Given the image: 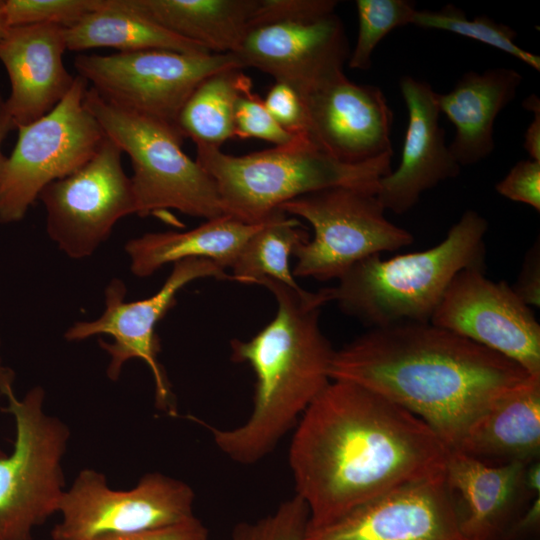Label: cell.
Here are the masks:
<instances>
[{"instance_id":"cell-31","label":"cell","mask_w":540,"mask_h":540,"mask_svg":"<svg viewBox=\"0 0 540 540\" xmlns=\"http://www.w3.org/2000/svg\"><path fill=\"white\" fill-rule=\"evenodd\" d=\"M308 520L306 504L294 495L265 516L237 524L229 540H302Z\"/></svg>"},{"instance_id":"cell-8","label":"cell","mask_w":540,"mask_h":540,"mask_svg":"<svg viewBox=\"0 0 540 540\" xmlns=\"http://www.w3.org/2000/svg\"><path fill=\"white\" fill-rule=\"evenodd\" d=\"M88 83L76 75L47 114L17 128L16 144L0 176V223L21 221L43 189L84 166L106 135L85 105Z\"/></svg>"},{"instance_id":"cell-9","label":"cell","mask_w":540,"mask_h":540,"mask_svg":"<svg viewBox=\"0 0 540 540\" xmlns=\"http://www.w3.org/2000/svg\"><path fill=\"white\" fill-rule=\"evenodd\" d=\"M279 209L306 220L314 231L313 238L293 252L294 277L338 280L357 262L414 241L408 230L386 218L385 208L369 191L331 187L297 197Z\"/></svg>"},{"instance_id":"cell-41","label":"cell","mask_w":540,"mask_h":540,"mask_svg":"<svg viewBox=\"0 0 540 540\" xmlns=\"http://www.w3.org/2000/svg\"><path fill=\"white\" fill-rule=\"evenodd\" d=\"M1 337H0V396L2 395L3 385L9 380L14 378V372L9 367H6L3 364V359L1 355Z\"/></svg>"},{"instance_id":"cell-14","label":"cell","mask_w":540,"mask_h":540,"mask_svg":"<svg viewBox=\"0 0 540 540\" xmlns=\"http://www.w3.org/2000/svg\"><path fill=\"white\" fill-rule=\"evenodd\" d=\"M430 323L497 352L540 376V325L506 281L486 277L485 268L458 272Z\"/></svg>"},{"instance_id":"cell-21","label":"cell","mask_w":540,"mask_h":540,"mask_svg":"<svg viewBox=\"0 0 540 540\" xmlns=\"http://www.w3.org/2000/svg\"><path fill=\"white\" fill-rule=\"evenodd\" d=\"M522 75L512 68L469 71L447 93H437L440 113L455 127L448 146L461 166L474 165L489 157L495 148L494 123L516 96Z\"/></svg>"},{"instance_id":"cell-29","label":"cell","mask_w":540,"mask_h":540,"mask_svg":"<svg viewBox=\"0 0 540 540\" xmlns=\"http://www.w3.org/2000/svg\"><path fill=\"white\" fill-rule=\"evenodd\" d=\"M358 34L349 54L348 66L356 70L371 67L372 54L394 29L412 24L417 9L408 0H357Z\"/></svg>"},{"instance_id":"cell-24","label":"cell","mask_w":540,"mask_h":540,"mask_svg":"<svg viewBox=\"0 0 540 540\" xmlns=\"http://www.w3.org/2000/svg\"><path fill=\"white\" fill-rule=\"evenodd\" d=\"M169 32L212 53H233L240 45L258 0H128Z\"/></svg>"},{"instance_id":"cell-39","label":"cell","mask_w":540,"mask_h":540,"mask_svg":"<svg viewBox=\"0 0 540 540\" xmlns=\"http://www.w3.org/2000/svg\"><path fill=\"white\" fill-rule=\"evenodd\" d=\"M523 107L531 111L534 116L524 135V149L530 159L540 161V99L531 94L523 101Z\"/></svg>"},{"instance_id":"cell-11","label":"cell","mask_w":540,"mask_h":540,"mask_svg":"<svg viewBox=\"0 0 540 540\" xmlns=\"http://www.w3.org/2000/svg\"><path fill=\"white\" fill-rule=\"evenodd\" d=\"M77 75L103 99L120 108L176 126L177 116L196 86L209 75L241 68L232 53H185L172 50L80 53Z\"/></svg>"},{"instance_id":"cell-17","label":"cell","mask_w":540,"mask_h":540,"mask_svg":"<svg viewBox=\"0 0 540 540\" xmlns=\"http://www.w3.org/2000/svg\"><path fill=\"white\" fill-rule=\"evenodd\" d=\"M243 68L270 74L304 99L317 85L343 70L349 58L345 29L335 14L309 22L250 28L232 53Z\"/></svg>"},{"instance_id":"cell-19","label":"cell","mask_w":540,"mask_h":540,"mask_svg":"<svg viewBox=\"0 0 540 540\" xmlns=\"http://www.w3.org/2000/svg\"><path fill=\"white\" fill-rule=\"evenodd\" d=\"M528 464L489 465L449 450L445 481L467 540H507L515 522L540 495L526 484Z\"/></svg>"},{"instance_id":"cell-2","label":"cell","mask_w":540,"mask_h":540,"mask_svg":"<svg viewBox=\"0 0 540 540\" xmlns=\"http://www.w3.org/2000/svg\"><path fill=\"white\" fill-rule=\"evenodd\" d=\"M329 375L408 410L449 450L497 399L531 376L507 357L430 322L370 328L335 350Z\"/></svg>"},{"instance_id":"cell-5","label":"cell","mask_w":540,"mask_h":540,"mask_svg":"<svg viewBox=\"0 0 540 540\" xmlns=\"http://www.w3.org/2000/svg\"><path fill=\"white\" fill-rule=\"evenodd\" d=\"M392 157L349 164L310 142H298L240 156L197 148L195 160L214 180L226 215L259 223L282 204L326 188L376 194L380 179L391 172Z\"/></svg>"},{"instance_id":"cell-12","label":"cell","mask_w":540,"mask_h":540,"mask_svg":"<svg viewBox=\"0 0 540 540\" xmlns=\"http://www.w3.org/2000/svg\"><path fill=\"white\" fill-rule=\"evenodd\" d=\"M194 500L190 485L160 472L144 474L129 490H114L104 473L84 468L62 497L51 537L90 540L175 525L195 517Z\"/></svg>"},{"instance_id":"cell-25","label":"cell","mask_w":540,"mask_h":540,"mask_svg":"<svg viewBox=\"0 0 540 540\" xmlns=\"http://www.w3.org/2000/svg\"><path fill=\"white\" fill-rule=\"evenodd\" d=\"M67 50L82 52L113 48L118 52L172 50L212 53L200 44L181 38L155 23L128 0H104L102 6L65 28Z\"/></svg>"},{"instance_id":"cell-22","label":"cell","mask_w":540,"mask_h":540,"mask_svg":"<svg viewBox=\"0 0 540 540\" xmlns=\"http://www.w3.org/2000/svg\"><path fill=\"white\" fill-rule=\"evenodd\" d=\"M453 450L489 465L539 460L540 376L531 375L497 399Z\"/></svg>"},{"instance_id":"cell-38","label":"cell","mask_w":540,"mask_h":540,"mask_svg":"<svg viewBox=\"0 0 540 540\" xmlns=\"http://www.w3.org/2000/svg\"><path fill=\"white\" fill-rule=\"evenodd\" d=\"M540 495L535 497L529 507L512 527L507 540H532L539 535Z\"/></svg>"},{"instance_id":"cell-18","label":"cell","mask_w":540,"mask_h":540,"mask_svg":"<svg viewBox=\"0 0 540 540\" xmlns=\"http://www.w3.org/2000/svg\"><path fill=\"white\" fill-rule=\"evenodd\" d=\"M399 86L408 111L401 160L380 179L376 193L385 210L398 215L411 210L424 192L460 172L445 144L437 92L428 82L411 76L402 77Z\"/></svg>"},{"instance_id":"cell-4","label":"cell","mask_w":540,"mask_h":540,"mask_svg":"<svg viewBox=\"0 0 540 540\" xmlns=\"http://www.w3.org/2000/svg\"><path fill=\"white\" fill-rule=\"evenodd\" d=\"M487 230L488 221L467 210L434 247L389 259L376 254L354 264L329 287L331 301L370 328L430 322L458 272L485 268Z\"/></svg>"},{"instance_id":"cell-6","label":"cell","mask_w":540,"mask_h":540,"mask_svg":"<svg viewBox=\"0 0 540 540\" xmlns=\"http://www.w3.org/2000/svg\"><path fill=\"white\" fill-rule=\"evenodd\" d=\"M84 102L130 159L138 216L168 209L205 220L226 215L214 180L183 151L175 125L111 104L92 88Z\"/></svg>"},{"instance_id":"cell-7","label":"cell","mask_w":540,"mask_h":540,"mask_svg":"<svg viewBox=\"0 0 540 540\" xmlns=\"http://www.w3.org/2000/svg\"><path fill=\"white\" fill-rule=\"evenodd\" d=\"M13 382L2 388L15 441L9 454L0 450V540H33V529L58 513L67 489L62 462L71 432L45 412L41 386L18 398Z\"/></svg>"},{"instance_id":"cell-28","label":"cell","mask_w":540,"mask_h":540,"mask_svg":"<svg viewBox=\"0 0 540 540\" xmlns=\"http://www.w3.org/2000/svg\"><path fill=\"white\" fill-rule=\"evenodd\" d=\"M412 24L476 40L517 58L537 71L540 70L539 56L516 44V31L487 16L469 19L463 10L447 4L439 10H417Z\"/></svg>"},{"instance_id":"cell-10","label":"cell","mask_w":540,"mask_h":540,"mask_svg":"<svg viewBox=\"0 0 540 540\" xmlns=\"http://www.w3.org/2000/svg\"><path fill=\"white\" fill-rule=\"evenodd\" d=\"M202 278L232 280L223 267L202 258L173 263V268L160 289L148 298L128 302L126 285L113 278L104 291V310L90 321H78L64 333L69 342H79L97 335H109L112 342L99 340V346L110 361L107 377L117 381L124 365L133 359L142 360L150 369L155 386L156 407L176 415V406L167 375L159 362L160 340L156 325L175 305L178 292L188 283Z\"/></svg>"},{"instance_id":"cell-42","label":"cell","mask_w":540,"mask_h":540,"mask_svg":"<svg viewBox=\"0 0 540 540\" xmlns=\"http://www.w3.org/2000/svg\"><path fill=\"white\" fill-rule=\"evenodd\" d=\"M6 30H7V27H6V25H5L4 21H3L2 15L0 13V40L4 36Z\"/></svg>"},{"instance_id":"cell-13","label":"cell","mask_w":540,"mask_h":540,"mask_svg":"<svg viewBox=\"0 0 540 540\" xmlns=\"http://www.w3.org/2000/svg\"><path fill=\"white\" fill-rule=\"evenodd\" d=\"M39 200L45 208L49 238L75 260L93 255L120 219L136 214L122 151L107 136L84 166L46 186Z\"/></svg>"},{"instance_id":"cell-37","label":"cell","mask_w":540,"mask_h":540,"mask_svg":"<svg viewBox=\"0 0 540 540\" xmlns=\"http://www.w3.org/2000/svg\"><path fill=\"white\" fill-rule=\"evenodd\" d=\"M517 296L529 307L540 306V244L539 239L527 251L514 285Z\"/></svg>"},{"instance_id":"cell-27","label":"cell","mask_w":540,"mask_h":540,"mask_svg":"<svg viewBox=\"0 0 540 540\" xmlns=\"http://www.w3.org/2000/svg\"><path fill=\"white\" fill-rule=\"evenodd\" d=\"M309 239V233L297 219L280 209L275 210L243 245L231 266V279L255 284L268 278L294 289L300 288L289 259L295 248Z\"/></svg>"},{"instance_id":"cell-16","label":"cell","mask_w":540,"mask_h":540,"mask_svg":"<svg viewBox=\"0 0 540 540\" xmlns=\"http://www.w3.org/2000/svg\"><path fill=\"white\" fill-rule=\"evenodd\" d=\"M302 540H467L443 476L396 489L322 525Z\"/></svg>"},{"instance_id":"cell-30","label":"cell","mask_w":540,"mask_h":540,"mask_svg":"<svg viewBox=\"0 0 540 540\" xmlns=\"http://www.w3.org/2000/svg\"><path fill=\"white\" fill-rule=\"evenodd\" d=\"M104 0H4L1 15L7 28L53 24L70 28Z\"/></svg>"},{"instance_id":"cell-40","label":"cell","mask_w":540,"mask_h":540,"mask_svg":"<svg viewBox=\"0 0 540 540\" xmlns=\"http://www.w3.org/2000/svg\"><path fill=\"white\" fill-rule=\"evenodd\" d=\"M16 129V126L8 113L5 99L0 95V176L6 156L2 153V144L8 133Z\"/></svg>"},{"instance_id":"cell-35","label":"cell","mask_w":540,"mask_h":540,"mask_svg":"<svg viewBox=\"0 0 540 540\" xmlns=\"http://www.w3.org/2000/svg\"><path fill=\"white\" fill-rule=\"evenodd\" d=\"M503 197L540 211V161L517 162L495 186Z\"/></svg>"},{"instance_id":"cell-32","label":"cell","mask_w":540,"mask_h":540,"mask_svg":"<svg viewBox=\"0 0 540 540\" xmlns=\"http://www.w3.org/2000/svg\"><path fill=\"white\" fill-rule=\"evenodd\" d=\"M235 137H253L275 146L309 142L281 128L265 107L263 99L253 92L252 86L246 88L236 102Z\"/></svg>"},{"instance_id":"cell-23","label":"cell","mask_w":540,"mask_h":540,"mask_svg":"<svg viewBox=\"0 0 540 540\" xmlns=\"http://www.w3.org/2000/svg\"><path fill=\"white\" fill-rule=\"evenodd\" d=\"M262 222L245 223L222 215L187 231L145 233L124 246L130 271L138 278H145L166 264L191 258L208 259L224 269L231 268L243 245Z\"/></svg>"},{"instance_id":"cell-15","label":"cell","mask_w":540,"mask_h":540,"mask_svg":"<svg viewBox=\"0 0 540 540\" xmlns=\"http://www.w3.org/2000/svg\"><path fill=\"white\" fill-rule=\"evenodd\" d=\"M303 101L310 140L329 156L360 164L393 154V112L379 87L355 83L340 70Z\"/></svg>"},{"instance_id":"cell-33","label":"cell","mask_w":540,"mask_h":540,"mask_svg":"<svg viewBox=\"0 0 540 540\" xmlns=\"http://www.w3.org/2000/svg\"><path fill=\"white\" fill-rule=\"evenodd\" d=\"M337 4L335 0H258L249 29L275 23L315 21L335 13Z\"/></svg>"},{"instance_id":"cell-1","label":"cell","mask_w":540,"mask_h":540,"mask_svg":"<svg viewBox=\"0 0 540 540\" xmlns=\"http://www.w3.org/2000/svg\"><path fill=\"white\" fill-rule=\"evenodd\" d=\"M448 447L420 418L361 385L331 380L295 427L289 467L308 523L322 525L445 474Z\"/></svg>"},{"instance_id":"cell-3","label":"cell","mask_w":540,"mask_h":540,"mask_svg":"<svg viewBox=\"0 0 540 540\" xmlns=\"http://www.w3.org/2000/svg\"><path fill=\"white\" fill-rule=\"evenodd\" d=\"M255 284L275 297L274 318L248 340L230 342L231 359L255 374L253 406L242 424L207 425L216 447L230 460L251 465L268 456L331 381L335 350L320 327V311L331 301L329 288L294 289L263 278Z\"/></svg>"},{"instance_id":"cell-20","label":"cell","mask_w":540,"mask_h":540,"mask_svg":"<svg viewBox=\"0 0 540 540\" xmlns=\"http://www.w3.org/2000/svg\"><path fill=\"white\" fill-rule=\"evenodd\" d=\"M65 28L53 24L7 28L0 62L10 82L6 108L16 129L51 111L68 93L75 76L63 62Z\"/></svg>"},{"instance_id":"cell-34","label":"cell","mask_w":540,"mask_h":540,"mask_svg":"<svg viewBox=\"0 0 540 540\" xmlns=\"http://www.w3.org/2000/svg\"><path fill=\"white\" fill-rule=\"evenodd\" d=\"M263 101L270 115L281 128L298 138L311 142L305 104L294 88L286 83L275 81Z\"/></svg>"},{"instance_id":"cell-26","label":"cell","mask_w":540,"mask_h":540,"mask_svg":"<svg viewBox=\"0 0 540 540\" xmlns=\"http://www.w3.org/2000/svg\"><path fill=\"white\" fill-rule=\"evenodd\" d=\"M252 86L241 68L232 67L203 79L182 106L176 127L197 148L221 149L235 137V106L241 93Z\"/></svg>"},{"instance_id":"cell-36","label":"cell","mask_w":540,"mask_h":540,"mask_svg":"<svg viewBox=\"0 0 540 540\" xmlns=\"http://www.w3.org/2000/svg\"><path fill=\"white\" fill-rule=\"evenodd\" d=\"M90 540H209V532L195 516L187 521L159 529L104 535Z\"/></svg>"}]
</instances>
